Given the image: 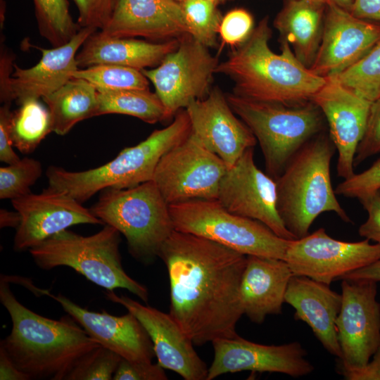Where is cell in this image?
<instances>
[{"instance_id": "6da1fadb", "label": "cell", "mask_w": 380, "mask_h": 380, "mask_svg": "<svg viewBox=\"0 0 380 380\" xmlns=\"http://www.w3.org/2000/svg\"><path fill=\"white\" fill-rule=\"evenodd\" d=\"M168 272L170 314L194 344L233 338L243 315L246 257L208 239L174 230L160 251Z\"/></svg>"}, {"instance_id": "7a4b0ae2", "label": "cell", "mask_w": 380, "mask_h": 380, "mask_svg": "<svg viewBox=\"0 0 380 380\" xmlns=\"http://www.w3.org/2000/svg\"><path fill=\"white\" fill-rule=\"evenodd\" d=\"M6 279L1 276L0 301L12 329L0 347L30 379L65 380L77 363L101 344L75 320L51 319L28 309L17 300Z\"/></svg>"}, {"instance_id": "3957f363", "label": "cell", "mask_w": 380, "mask_h": 380, "mask_svg": "<svg viewBox=\"0 0 380 380\" xmlns=\"http://www.w3.org/2000/svg\"><path fill=\"white\" fill-rule=\"evenodd\" d=\"M271 37L265 17L244 42L218 63L215 72L231 78L233 94L242 98L289 106L310 101L327 79L300 62L287 42H280L279 54L273 52L269 46Z\"/></svg>"}, {"instance_id": "277c9868", "label": "cell", "mask_w": 380, "mask_h": 380, "mask_svg": "<svg viewBox=\"0 0 380 380\" xmlns=\"http://www.w3.org/2000/svg\"><path fill=\"white\" fill-rule=\"evenodd\" d=\"M191 132L186 109L179 110L166 127L154 130L138 144L122 149L107 163L84 171L50 166L47 190L65 194L83 203L108 188L127 189L153 179L156 167L168 151Z\"/></svg>"}, {"instance_id": "5b68a950", "label": "cell", "mask_w": 380, "mask_h": 380, "mask_svg": "<svg viewBox=\"0 0 380 380\" xmlns=\"http://www.w3.org/2000/svg\"><path fill=\"white\" fill-rule=\"evenodd\" d=\"M336 150L329 136L321 132L291 157L275 179L279 215L296 239L307 236L312 222L325 212L350 222L332 188L330 164Z\"/></svg>"}, {"instance_id": "8992f818", "label": "cell", "mask_w": 380, "mask_h": 380, "mask_svg": "<svg viewBox=\"0 0 380 380\" xmlns=\"http://www.w3.org/2000/svg\"><path fill=\"white\" fill-rule=\"evenodd\" d=\"M120 233L104 224L101 230L82 236L65 229L29 250L36 265L44 270L66 266L91 282L113 291L125 289L147 302V289L125 271L119 251Z\"/></svg>"}, {"instance_id": "52a82bcc", "label": "cell", "mask_w": 380, "mask_h": 380, "mask_svg": "<svg viewBox=\"0 0 380 380\" xmlns=\"http://www.w3.org/2000/svg\"><path fill=\"white\" fill-rule=\"evenodd\" d=\"M90 210L125 236L134 258L147 264L159 256L175 230L169 204L153 180L127 189H103Z\"/></svg>"}, {"instance_id": "ba28073f", "label": "cell", "mask_w": 380, "mask_h": 380, "mask_svg": "<svg viewBox=\"0 0 380 380\" xmlns=\"http://www.w3.org/2000/svg\"><path fill=\"white\" fill-rule=\"evenodd\" d=\"M234 113L259 143L266 173L276 179L291 157L310 139L322 132L324 115L311 101L299 106L257 101L226 94Z\"/></svg>"}, {"instance_id": "9c48e42d", "label": "cell", "mask_w": 380, "mask_h": 380, "mask_svg": "<svg viewBox=\"0 0 380 380\" xmlns=\"http://www.w3.org/2000/svg\"><path fill=\"white\" fill-rule=\"evenodd\" d=\"M175 230L200 236L245 255L284 260L291 240L263 223L230 213L217 200L169 205Z\"/></svg>"}, {"instance_id": "30bf717a", "label": "cell", "mask_w": 380, "mask_h": 380, "mask_svg": "<svg viewBox=\"0 0 380 380\" xmlns=\"http://www.w3.org/2000/svg\"><path fill=\"white\" fill-rule=\"evenodd\" d=\"M227 166L191 132L158 162L153 177L169 205L193 200H217Z\"/></svg>"}, {"instance_id": "8fae6325", "label": "cell", "mask_w": 380, "mask_h": 380, "mask_svg": "<svg viewBox=\"0 0 380 380\" xmlns=\"http://www.w3.org/2000/svg\"><path fill=\"white\" fill-rule=\"evenodd\" d=\"M218 63L208 47L186 34L156 68L141 71L153 84L169 120L192 101L207 96Z\"/></svg>"}, {"instance_id": "7c38bea8", "label": "cell", "mask_w": 380, "mask_h": 380, "mask_svg": "<svg viewBox=\"0 0 380 380\" xmlns=\"http://www.w3.org/2000/svg\"><path fill=\"white\" fill-rule=\"evenodd\" d=\"M342 303L336 320L341 356L339 372L368 363L380 345V303L377 282L341 280Z\"/></svg>"}, {"instance_id": "4fadbf2b", "label": "cell", "mask_w": 380, "mask_h": 380, "mask_svg": "<svg viewBox=\"0 0 380 380\" xmlns=\"http://www.w3.org/2000/svg\"><path fill=\"white\" fill-rule=\"evenodd\" d=\"M380 259V245L369 240L348 242L333 239L324 228L291 240L284 260L293 274L330 285L346 274Z\"/></svg>"}, {"instance_id": "5bb4252c", "label": "cell", "mask_w": 380, "mask_h": 380, "mask_svg": "<svg viewBox=\"0 0 380 380\" xmlns=\"http://www.w3.org/2000/svg\"><path fill=\"white\" fill-rule=\"evenodd\" d=\"M228 211L258 220L279 236L295 240L277 208L275 179L255 163L253 147L246 149L222 177L217 199Z\"/></svg>"}, {"instance_id": "9a60e30c", "label": "cell", "mask_w": 380, "mask_h": 380, "mask_svg": "<svg viewBox=\"0 0 380 380\" xmlns=\"http://www.w3.org/2000/svg\"><path fill=\"white\" fill-rule=\"evenodd\" d=\"M96 29L82 27L68 43L52 49L36 47L42 52L39 63L30 68H21L13 64L11 70L9 58L1 61V102L11 103L15 101L19 105L30 99H43L71 80L79 68L76 56L80 47Z\"/></svg>"}, {"instance_id": "2e32d148", "label": "cell", "mask_w": 380, "mask_h": 380, "mask_svg": "<svg viewBox=\"0 0 380 380\" xmlns=\"http://www.w3.org/2000/svg\"><path fill=\"white\" fill-rule=\"evenodd\" d=\"M212 343L214 359L206 380L243 371L278 372L300 377L315 369L306 359V350L296 341L278 346L263 345L236 336L215 339Z\"/></svg>"}, {"instance_id": "e0dca14e", "label": "cell", "mask_w": 380, "mask_h": 380, "mask_svg": "<svg viewBox=\"0 0 380 380\" xmlns=\"http://www.w3.org/2000/svg\"><path fill=\"white\" fill-rule=\"evenodd\" d=\"M20 215L13 249L22 251L39 245L54 234L80 224H104L82 203L61 192L44 189L11 200Z\"/></svg>"}, {"instance_id": "ac0fdd59", "label": "cell", "mask_w": 380, "mask_h": 380, "mask_svg": "<svg viewBox=\"0 0 380 380\" xmlns=\"http://www.w3.org/2000/svg\"><path fill=\"white\" fill-rule=\"evenodd\" d=\"M312 96L327 121L329 137L338 151L337 174L353 176L355 153L365 132L372 101L331 77Z\"/></svg>"}, {"instance_id": "d6986e66", "label": "cell", "mask_w": 380, "mask_h": 380, "mask_svg": "<svg viewBox=\"0 0 380 380\" xmlns=\"http://www.w3.org/2000/svg\"><path fill=\"white\" fill-rule=\"evenodd\" d=\"M379 41L380 25L327 1L321 44L309 69L325 78L336 75L362 59Z\"/></svg>"}, {"instance_id": "ffe728a7", "label": "cell", "mask_w": 380, "mask_h": 380, "mask_svg": "<svg viewBox=\"0 0 380 380\" xmlns=\"http://www.w3.org/2000/svg\"><path fill=\"white\" fill-rule=\"evenodd\" d=\"M106 298L125 307L142 324L148 334L158 363L179 374L185 380H206L208 368L193 347L194 343L170 314L144 305L113 291Z\"/></svg>"}, {"instance_id": "44dd1931", "label": "cell", "mask_w": 380, "mask_h": 380, "mask_svg": "<svg viewBox=\"0 0 380 380\" xmlns=\"http://www.w3.org/2000/svg\"><path fill=\"white\" fill-rule=\"evenodd\" d=\"M191 133L208 150L232 167L257 140L248 126L234 113L226 94L215 87L206 97L185 108Z\"/></svg>"}, {"instance_id": "7402d4cb", "label": "cell", "mask_w": 380, "mask_h": 380, "mask_svg": "<svg viewBox=\"0 0 380 380\" xmlns=\"http://www.w3.org/2000/svg\"><path fill=\"white\" fill-rule=\"evenodd\" d=\"M57 301L87 334L101 346L132 362H152L156 356L152 341L146 331L130 312L115 316L103 310L92 312L82 308L61 293L46 292Z\"/></svg>"}, {"instance_id": "603a6c76", "label": "cell", "mask_w": 380, "mask_h": 380, "mask_svg": "<svg viewBox=\"0 0 380 380\" xmlns=\"http://www.w3.org/2000/svg\"><path fill=\"white\" fill-rule=\"evenodd\" d=\"M113 37L179 39L189 34L180 2L175 0H114L110 17L99 32Z\"/></svg>"}, {"instance_id": "cb8c5ba5", "label": "cell", "mask_w": 380, "mask_h": 380, "mask_svg": "<svg viewBox=\"0 0 380 380\" xmlns=\"http://www.w3.org/2000/svg\"><path fill=\"white\" fill-rule=\"evenodd\" d=\"M284 302L295 309L294 318L305 322L326 350L338 359L341 351L336 320L341 310L342 296L329 284L305 276L293 274L285 293Z\"/></svg>"}, {"instance_id": "d4e9b609", "label": "cell", "mask_w": 380, "mask_h": 380, "mask_svg": "<svg viewBox=\"0 0 380 380\" xmlns=\"http://www.w3.org/2000/svg\"><path fill=\"white\" fill-rule=\"evenodd\" d=\"M293 274L284 260L247 255L240 284L243 314L257 324L269 315L281 314Z\"/></svg>"}, {"instance_id": "484cf974", "label": "cell", "mask_w": 380, "mask_h": 380, "mask_svg": "<svg viewBox=\"0 0 380 380\" xmlns=\"http://www.w3.org/2000/svg\"><path fill=\"white\" fill-rule=\"evenodd\" d=\"M179 45V39L161 43L126 37H106L94 32L77 53L78 68L99 64H114L139 70L158 66Z\"/></svg>"}, {"instance_id": "4316f807", "label": "cell", "mask_w": 380, "mask_h": 380, "mask_svg": "<svg viewBox=\"0 0 380 380\" xmlns=\"http://www.w3.org/2000/svg\"><path fill=\"white\" fill-rule=\"evenodd\" d=\"M326 4L310 0H287L274 21L280 42H287L298 60L308 68L321 44Z\"/></svg>"}, {"instance_id": "83f0119b", "label": "cell", "mask_w": 380, "mask_h": 380, "mask_svg": "<svg viewBox=\"0 0 380 380\" xmlns=\"http://www.w3.org/2000/svg\"><path fill=\"white\" fill-rule=\"evenodd\" d=\"M52 132L65 135L79 122L96 116L98 91L88 81L72 78L59 89L44 96Z\"/></svg>"}, {"instance_id": "f1b7e54d", "label": "cell", "mask_w": 380, "mask_h": 380, "mask_svg": "<svg viewBox=\"0 0 380 380\" xmlns=\"http://www.w3.org/2000/svg\"><path fill=\"white\" fill-rule=\"evenodd\" d=\"M111 113L133 116L150 124L168 120L160 99L149 89L98 91L96 116Z\"/></svg>"}, {"instance_id": "f546056e", "label": "cell", "mask_w": 380, "mask_h": 380, "mask_svg": "<svg viewBox=\"0 0 380 380\" xmlns=\"http://www.w3.org/2000/svg\"><path fill=\"white\" fill-rule=\"evenodd\" d=\"M10 132L13 145L22 153H32L52 132L48 108L39 99H30L12 111Z\"/></svg>"}, {"instance_id": "4dcf8cb0", "label": "cell", "mask_w": 380, "mask_h": 380, "mask_svg": "<svg viewBox=\"0 0 380 380\" xmlns=\"http://www.w3.org/2000/svg\"><path fill=\"white\" fill-rule=\"evenodd\" d=\"M41 35L53 47L70 42L82 28L69 11L68 0H33Z\"/></svg>"}, {"instance_id": "1f68e13d", "label": "cell", "mask_w": 380, "mask_h": 380, "mask_svg": "<svg viewBox=\"0 0 380 380\" xmlns=\"http://www.w3.org/2000/svg\"><path fill=\"white\" fill-rule=\"evenodd\" d=\"M72 77L88 81L98 91L149 89V80L141 70L119 65L99 64L78 68Z\"/></svg>"}, {"instance_id": "d6a6232c", "label": "cell", "mask_w": 380, "mask_h": 380, "mask_svg": "<svg viewBox=\"0 0 380 380\" xmlns=\"http://www.w3.org/2000/svg\"><path fill=\"white\" fill-rule=\"evenodd\" d=\"M331 77L372 102L379 99L380 41L362 59Z\"/></svg>"}, {"instance_id": "836d02e7", "label": "cell", "mask_w": 380, "mask_h": 380, "mask_svg": "<svg viewBox=\"0 0 380 380\" xmlns=\"http://www.w3.org/2000/svg\"><path fill=\"white\" fill-rule=\"evenodd\" d=\"M180 4L189 34L208 48L215 47L223 18L217 5L208 0H183Z\"/></svg>"}, {"instance_id": "e575fe53", "label": "cell", "mask_w": 380, "mask_h": 380, "mask_svg": "<svg viewBox=\"0 0 380 380\" xmlns=\"http://www.w3.org/2000/svg\"><path fill=\"white\" fill-rule=\"evenodd\" d=\"M39 160L25 157L18 162L0 168V198L15 199L31 193L42 174Z\"/></svg>"}, {"instance_id": "d590c367", "label": "cell", "mask_w": 380, "mask_h": 380, "mask_svg": "<svg viewBox=\"0 0 380 380\" xmlns=\"http://www.w3.org/2000/svg\"><path fill=\"white\" fill-rule=\"evenodd\" d=\"M122 357L100 346L85 355L65 380H110Z\"/></svg>"}, {"instance_id": "8d00e7d4", "label": "cell", "mask_w": 380, "mask_h": 380, "mask_svg": "<svg viewBox=\"0 0 380 380\" xmlns=\"http://www.w3.org/2000/svg\"><path fill=\"white\" fill-rule=\"evenodd\" d=\"M254 28L253 16L247 11L242 8L230 11L222 18L220 26L222 44L236 47L249 37Z\"/></svg>"}, {"instance_id": "74e56055", "label": "cell", "mask_w": 380, "mask_h": 380, "mask_svg": "<svg viewBox=\"0 0 380 380\" xmlns=\"http://www.w3.org/2000/svg\"><path fill=\"white\" fill-rule=\"evenodd\" d=\"M380 189V158L365 171L344 179L335 189L336 194L357 198Z\"/></svg>"}, {"instance_id": "f35d334b", "label": "cell", "mask_w": 380, "mask_h": 380, "mask_svg": "<svg viewBox=\"0 0 380 380\" xmlns=\"http://www.w3.org/2000/svg\"><path fill=\"white\" fill-rule=\"evenodd\" d=\"M379 153H380V98L372 102L365 132L355 153V167L368 158Z\"/></svg>"}, {"instance_id": "ab89813d", "label": "cell", "mask_w": 380, "mask_h": 380, "mask_svg": "<svg viewBox=\"0 0 380 380\" xmlns=\"http://www.w3.org/2000/svg\"><path fill=\"white\" fill-rule=\"evenodd\" d=\"M77 7V23L81 27L103 29L107 24L114 0H73Z\"/></svg>"}, {"instance_id": "60d3db41", "label": "cell", "mask_w": 380, "mask_h": 380, "mask_svg": "<svg viewBox=\"0 0 380 380\" xmlns=\"http://www.w3.org/2000/svg\"><path fill=\"white\" fill-rule=\"evenodd\" d=\"M114 380H166L167 375L158 362H132L122 359L113 377Z\"/></svg>"}, {"instance_id": "b9f144b4", "label": "cell", "mask_w": 380, "mask_h": 380, "mask_svg": "<svg viewBox=\"0 0 380 380\" xmlns=\"http://www.w3.org/2000/svg\"><path fill=\"white\" fill-rule=\"evenodd\" d=\"M358 200L368 213L367 220L360 226L358 233L380 245V189L366 194Z\"/></svg>"}, {"instance_id": "7bdbcfd3", "label": "cell", "mask_w": 380, "mask_h": 380, "mask_svg": "<svg viewBox=\"0 0 380 380\" xmlns=\"http://www.w3.org/2000/svg\"><path fill=\"white\" fill-rule=\"evenodd\" d=\"M11 103H4L0 108V160L12 164L20 160L13 148L10 132V120L12 111Z\"/></svg>"}, {"instance_id": "ee69618b", "label": "cell", "mask_w": 380, "mask_h": 380, "mask_svg": "<svg viewBox=\"0 0 380 380\" xmlns=\"http://www.w3.org/2000/svg\"><path fill=\"white\" fill-rule=\"evenodd\" d=\"M372 357L365 366L340 373L347 380H380V345Z\"/></svg>"}, {"instance_id": "f6af8a7d", "label": "cell", "mask_w": 380, "mask_h": 380, "mask_svg": "<svg viewBox=\"0 0 380 380\" xmlns=\"http://www.w3.org/2000/svg\"><path fill=\"white\" fill-rule=\"evenodd\" d=\"M351 13L363 20L380 22V0H355Z\"/></svg>"}, {"instance_id": "bcb514c9", "label": "cell", "mask_w": 380, "mask_h": 380, "mask_svg": "<svg viewBox=\"0 0 380 380\" xmlns=\"http://www.w3.org/2000/svg\"><path fill=\"white\" fill-rule=\"evenodd\" d=\"M30 377L20 371L0 347V380H30Z\"/></svg>"}, {"instance_id": "7dc6e473", "label": "cell", "mask_w": 380, "mask_h": 380, "mask_svg": "<svg viewBox=\"0 0 380 380\" xmlns=\"http://www.w3.org/2000/svg\"><path fill=\"white\" fill-rule=\"evenodd\" d=\"M342 279L380 281V259L346 274L340 280Z\"/></svg>"}, {"instance_id": "c3c4849f", "label": "cell", "mask_w": 380, "mask_h": 380, "mask_svg": "<svg viewBox=\"0 0 380 380\" xmlns=\"http://www.w3.org/2000/svg\"><path fill=\"white\" fill-rule=\"evenodd\" d=\"M20 215L15 212L8 211L6 209L0 210V227H15L18 228L20 223Z\"/></svg>"}, {"instance_id": "681fc988", "label": "cell", "mask_w": 380, "mask_h": 380, "mask_svg": "<svg viewBox=\"0 0 380 380\" xmlns=\"http://www.w3.org/2000/svg\"><path fill=\"white\" fill-rule=\"evenodd\" d=\"M327 1H330L350 13H351L355 3V0H327Z\"/></svg>"}, {"instance_id": "f907efd6", "label": "cell", "mask_w": 380, "mask_h": 380, "mask_svg": "<svg viewBox=\"0 0 380 380\" xmlns=\"http://www.w3.org/2000/svg\"><path fill=\"white\" fill-rule=\"evenodd\" d=\"M208 1L213 2L216 5H218L219 4L224 3L225 1L228 0H208Z\"/></svg>"}, {"instance_id": "816d5d0a", "label": "cell", "mask_w": 380, "mask_h": 380, "mask_svg": "<svg viewBox=\"0 0 380 380\" xmlns=\"http://www.w3.org/2000/svg\"><path fill=\"white\" fill-rule=\"evenodd\" d=\"M310 1H316V2H320V3H324V4H327V0H310Z\"/></svg>"}, {"instance_id": "f5cc1de1", "label": "cell", "mask_w": 380, "mask_h": 380, "mask_svg": "<svg viewBox=\"0 0 380 380\" xmlns=\"http://www.w3.org/2000/svg\"><path fill=\"white\" fill-rule=\"evenodd\" d=\"M175 1H178V2H181V1H182L183 0H175Z\"/></svg>"}]
</instances>
